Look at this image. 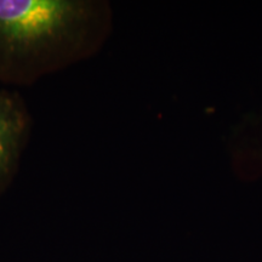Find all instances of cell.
<instances>
[{
	"label": "cell",
	"mask_w": 262,
	"mask_h": 262,
	"mask_svg": "<svg viewBox=\"0 0 262 262\" xmlns=\"http://www.w3.org/2000/svg\"><path fill=\"white\" fill-rule=\"evenodd\" d=\"M85 10L73 0H0V48L22 52L60 41L85 18Z\"/></svg>",
	"instance_id": "6da1fadb"
},
{
	"label": "cell",
	"mask_w": 262,
	"mask_h": 262,
	"mask_svg": "<svg viewBox=\"0 0 262 262\" xmlns=\"http://www.w3.org/2000/svg\"><path fill=\"white\" fill-rule=\"evenodd\" d=\"M24 126V117L16 103L0 95V181L8 175L17 156Z\"/></svg>",
	"instance_id": "7a4b0ae2"
}]
</instances>
